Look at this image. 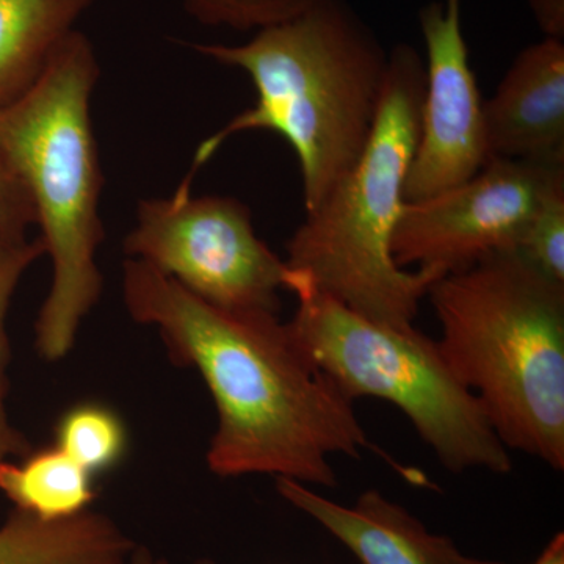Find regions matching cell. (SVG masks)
<instances>
[{
	"label": "cell",
	"mask_w": 564,
	"mask_h": 564,
	"mask_svg": "<svg viewBox=\"0 0 564 564\" xmlns=\"http://www.w3.org/2000/svg\"><path fill=\"white\" fill-rule=\"evenodd\" d=\"M564 163L489 159L469 180L406 203L392 239L397 265L456 272L492 252L514 250Z\"/></svg>",
	"instance_id": "8"
},
{
	"label": "cell",
	"mask_w": 564,
	"mask_h": 564,
	"mask_svg": "<svg viewBox=\"0 0 564 564\" xmlns=\"http://www.w3.org/2000/svg\"><path fill=\"white\" fill-rule=\"evenodd\" d=\"M544 39L564 40V0H527Z\"/></svg>",
	"instance_id": "20"
},
{
	"label": "cell",
	"mask_w": 564,
	"mask_h": 564,
	"mask_svg": "<svg viewBox=\"0 0 564 564\" xmlns=\"http://www.w3.org/2000/svg\"><path fill=\"white\" fill-rule=\"evenodd\" d=\"M276 489L340 541L359 564H507L463 554L451 538L429 532L377 489H367L352 505L333 502L291 478H276Z\"/></svg>",
	"instance_id": "11"
},
{
	"label": "cell",
	"mask_w": 564,
	"mask_h": 564,
	"mask_svg": "<svg viewBox=\"0 0 564 564\" xmlns=\"http://www.w3.org/2000/svg\"><path fill=\"white\" fill-rule=\"evenodd\" d=\"M199 54L250 76L256 104L196 150L193 176L226 140L247 131L282 137L303 180L306 214L358 162L372 135L388 79L389 52L348 0H321L236 46L195 44Z\"/></svg>",
	"instance_id": "2"
},
{
	"label": "cell",
	"mask_w": 564,
	"mask_h": 564,
	"mask_svg": "<svg viewBox=\"0 0 564 564\" xmlns=\"http://www.w3.org/2000/svg\"><path fill=\"white\" fill-rule=\"evenodd\" d=\"M489 159L564 163V41L530 44L484 101Z\"/></svg>",
	"instance_id": "10"
},
{
	"label": "cell",
	"mask_w": 564,
	"mask_h": 564,
	"mask_svg": "<svg viewBox=\"0 0 564 564\" xmlns=\"http://www.w3.org/2000/svg\"><path fill=\"white\" fill-rule=\"evenodd\" d=\"M463 0H433L419 11L426 62L421 129L404 182L406 203L469 180L489 161L484 99L464 39Z\"/></svg>",
	"instance_id": "9"
},
{
	"label": "cell",
	"mask_w": 564,
	"mask_h": 564,
	"mask_svg": "<svg viewBox=\"0 0 564 564\" xmlns=\"http://www.w3.org/2000/svg\"><path fill=\"white\" fill-rule=\"evenodd\" d=\"M93 0H0V106L39 79Z\"/></svg>",
	"instance_id": "12"
},
{
	"label": "cell",
	"mask_w": 564,
	"mask_h": 564,
	"mask_svg": "<svg viewBox=\"0 0 564 564\" xmlns=\"http://www.w3.org/2000/svg\"><path fill=\"white\" fill-rule=\"evenodd\" d=\"M514 250L538 272L564 284V180L545 193Z\"/></svg>",
	"instance_id": "18"
},
{
	"label": "cell",
	"mask_w": 564,
	"mask_h": 564,
	"mask_svg": "<svg viewBox=\"0 0 564 564\" xmlns=\"http://www.w3.org/2000/svg\"><path fill=\"white\" fill-rule=\"evenodd\" d=\"M98 79L95 47L76 29L39 79L0 106V151L31 195L52 263L51 291L35 323L36 350L46 361L73 350L102 291L96 252L104 240V176L90 115Z\"/></svg>",
	"instance_id": "3"
},
{
	"label": "cell",
	"mask_w": 564,
	"mask_h": 564,
	"mask_svg": "<svg viewBox=\"0 0 564 564\" xmlns=\"http://www.w3.org/2000/svg\"><path fill=\"white\" fill-rule=\"evenodd\" d=\"M0 491L14 510L50 522L76 518L96 499L95 477L57 445L0 463Z\"/></svg>",
	"instance_id": "13"
},
{
	"label": "cell",
	"mask_w": 564,
	"mask_h": 564,
	"mask_svg": "<svg viewBox=\"0 0 564 564\" xmlns=\"http://www.w3.org/2000/svg\"><path fill=\"white\" fill-rule=\"evenodd\" d=\"M423 85L421 55L411 44H397L372 135L350 172L293 232L285 259L314 292L399 329L414 328L422 300L444 276L429 269L410 272L392 256L421 129Z\"/></svg>",
	"instance_id": "5"
},
{
	"label": "cell",
	"mask_w": 564,
	"mask_h": 564,
	"mask_svg": "<svg viewBox=\"0 0 564 564\" xmlns=\"http://www.w3.org/2000/svg\"><path fill=\"white\" fill-rule=\"evenodd\" d=\"M128 313L202 375L217 408L207 466L221 478L273 475L336 486L333 455L369 447L355 402L273 313L214 306L148 263H124Z\"/></svg>",
	"instance_id": "1"
},
{
	"label": "cell",
	"mask_w": 564,
	"mask_h": 564,
	"mask_svg": "<svg viewBox=\"0 0 564 564\" xmlns=\"http://www.w3.org/2000/svg\"><path fill=\"white\" fill-rule=\"evenodd\" d=\"M32 225H36V214L31 195L0 151V229L25 232Z\"/></svg>",
	"instance_id": "19"
},
{
	"label": "cell",
	"mask_w": 564,
	"mask_h": 564,
	"mask_svg": "<svg viewBox=\"0 0 564 564\" xmlns=\"http://www.w3.org/2000/svg\"><path fill=\"white\" fill-rule=\"evenodd\" d=\"M124 251L221 310L278 314V292L296 299L314 292L304 274L259 239L243 203L195 198L187 184L170 198L139 204Z\"/></svg>",
	"instance_id": "7"
},
{
	"label": "cell",
	"mask_w": 564,
	"mask_h": 564,
	"mask_svg": "<svg viewBox=\"0 0 564 564\" xmlns=\"http://www.w3.org/2000/svg\"><path fill=\"white\" fill-rule=\"evenodd\" d=\"M44 254L40 239L29 242L24 231L0 229V463L22 458L32 451L28 437L14 429L7 411L9 393L10 343L7 334V317L11 299L17 292L22 274L40 256Z\"/></svg>",
	"instance_id": "16"
},
{
	"label": "cell",
	"mask_w": 564,
	"mask_h": 564,
	"mask_svg": "<svg viewBox=\"0 0 564 564\" xmlns=\"http://www.w3.org/2000/svg\"><path fill=\"white\" fill-rule=\"evenodd\" d=\"M458 380L508 451L564 469V284L516 250L485 256L429 289Z\"/></svg>",
	"instance_id": "4"
},
{
	"label": "cell",
	"mask_w": 564,
	"mask_h": 564,
	"mask_svg": "<svg viewBox=\"0 0 564 564\" xmlns=\"http://www.w3.org/2000/svg\"><path fill=\"white\" fill-rule=\"evenodd\" d=\"M55 445L93 477L120 466L128 455V426L117 411L99 402L68 408L55 425Z\"/></svg>",
	"instance_id": "15"
},
{
	"label": "cell",
	"mask_w": 564,
	"mask_h": 564,
	"mask_svg": "<svg viewBox=\"0 0 564 564\" xmlns=\"http://www.w3.org/2000/svg\"><path fill=\"white\" fill-rule=\"evenodd\" d=\"M128 564H170L169 560L163 556L154 554L151 549L144 547V545H137L133 547L131 556H129ZM192 564H217L210 558H199Z\"/></svg>",
	"instance_id": "21"
},
{
	"label": "cell",
	"mask_w": 564,
	"mask_h": 564,
	"mask_svg": "<svg viewBox=\"0 0 564 564\" xmlns=\"http://www.w3.org/2000/svg\"><path fill=\"white\" fill-rule=\"evenodd\" d=\"M196 21L212 28L261 31L291 20L321 0H180Z\"/></svg>",
	"instance_id": "17"
},
{
	"label": "cell",
	"mask_w": 564,
	"mask_h": 564,
	"mask_svg": "<svg viewBox=\"0 0 564 564\" xmlns=\"http://www.w3.org/2000/svg\"><path fill=\"white\" fill-rule=\"evenodd\" d=\"M113 540L101 516L41 521L14 510L0 525V564H111Z\"/></svg>",
	"instance_id": "14"
},
{
	"label": "cell",
	"mask_w": 564,
	"mask_h": 564,
	"mask_svg": "<svg viewBox=\"0 0 564 564\" xmlns=\"http://www.w3.org/2000/svg\"><path fill=\"white\" fill-rule=\"evenodd\" d=\"M533 564H564V534L556 533Z\"/></svg>",
	"instance_id": "22"
},
{
	"label": "cell",
	"mask_w": 564,
	"mask_h": 564,
	"mask_svg": "<svg viewBox=\"0 0 564 564\" xmlns=\"http://www.w3.org/2000/svg\"><path fill=\"white\" fill-rule=\"evenodd\" d=\"M296 300L299 310L288 322L293 339L348 399L395 404L451 473H510V451L436 340L415 326L370 321L323 293Z\"/></svg>",
	"instance_id": "6"
}]
</instances>
